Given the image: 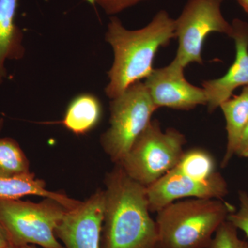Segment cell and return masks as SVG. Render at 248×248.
<instances>
[{
    "label": "cell",
    "instance_id": "24",
    "mask_svg": "<svg viewBox=\"0 0 248 248\" xmlns=\"http://www.w3.org/2000/svg\"><path fill=\"white\" fill-rule=\"evenodd\" d=\"M17 248H42V247H37V246H35V245H24V246H19V247H16Z\"/></svg>",
    "mask_w": 248,
    "mask_h": 248
},
{
    "label": "cell",
    "instance_id": "6",
    "mask_svg": "<svg viewBox=\"0 0 248 248\" xmlns=\"http://www.w3.org/2000/svg\"><path fill=\"white\" fill-rule=\"evenodd\" d=\"M157 109L141 81L111 99L110 127L101 137V144L116 164L146 130Z\"/></svg>",
    "mask_w": 248,
    "mask_h": 248
},
{
    "label": "cell",
    "instance_id": "19",
    "mask_svg": "<svg viewBox=\"0 0 248 248\" xmlns=\"http://www.w3.org/2000/svg\"><path fill=\"white\" fill-rule=\"evenodd\" d=\"M239 208L228 215L227 220L241 231L244 232L248 238V195L241 191L239 195Z\"/></svg>",
    "mask_w": 248,
    "mask_h": 248
},
{
    "label": "cell",
    "instance_id": "8",
    "mask_svg": "<svg viewBox=\"0 0 248 248\" xmlns=\"http://www.w3.org/2000/svg\"><path fill=\"white\" fill-rule=\"evenodd\" d=\"M228 193L226 180L218 172L210 179L199 180L173 169L147 187L151 213H157L166 205L182 199L223 200Z\"/></svg>",
    "mask_w": 248,
    "mask_h": 248
},
{
    "label": "cell",
    "instance_id": "15",
    "mask_svg": "<svg viewBox=\"0 0 248 248\" xmlns=\"http://www.w3.org/2000/svg\"><path fill=\"white\" fill-rule=\"evenodd\" d=\"M102 116L99 99L91 93H82L70 102L62 124L71 133L84 135L97 126Z\"/></svg>",
    "mask_w": 248,
    "mask_h": 248
},
{
    "label": "cell",
    "instance_id": "1",
    "mask_svg": "<svg viewBox=\"0 0 248 248\" xmlns=\"http://www.w3.org/2000/svg\"><path fill=\"white\" fill-rule=\"evenodd\" d=\"M173 38L175 22L165 10L159 11L148 25L138 30H128L120 19L111 17L105 35L114 53L105 89L108 97H118L132 85L146 79L153 71L158 50Z\"/></svg>",
    "mask_w": 248,
    "mask_h": 248
},
{
    "label": "cell",
    "instance_id": "14",
    "mask_svg": "<svg viewBox=\"0 0 248 248\" xmlns=\"http://www.w3.org/2000/svg\"><path fill=\"white\" fill-rule=\"evenodd\" d=\"M29 195L53 199L68 210L74 208L80 203L63 194L47 190L45 182L36 179L33 173L22 177H0V200H19Z\"/></svg>",
    "mask_w": 248,
    "mask_h": 248
},
{
    "label": "cell",
    "instance_id": "13",
    "mask_svg": "<svg viewBox=\"0 0 248 248\" xmlns=\"http://www.w3.org/2000/svg\"><path fill=\"white\" fill-rule=\"evenodd\" d=\"M219 108L226 124V151L222 161V166L225 167L236 155L243 132L248 122V86H244L239 95L230 98Z\"/></svg>",
    "mask_w": 248,
    "mask_h": 248
},
{
    "label": "cell",
    "instance_id": "25",
    "mask_svg": "<svg viewBox=\"0 0 248 248\" xmlns=\"http://www.w3.org/2000/svg\"><path fill=\"white\" fill-rule=\"evenodd\" d=\"M4 120L3 118H0V132L2 130L3 127H4Z\"/></svg>",
    "mask_w": 248,
    "mask_h": 248
},
{
    "label": "cell",
    "instance_id": "4",
    "mask_svg": "<svg viewBox=\"0 0 248 248\" xmlns=\"http://www.w3.org/2000/svg\"><path fill=\"white\" fill-rule=\"evenodd\" d=\"M186 137L177 129L164 131L152 120L119 164L141 185L151 186L175 167L184 153Z\"/></svg>",
    "mask_w": 248,
    "mask_h": 248
},
{
    "label": "cell",
    "instance_id": "10",
    "mask_svg": "<svg viewBox=\"0 0 248 248\" xmlns=\"http://www.w3.org/2000/svg\"><path fill=\"white\" fill-rule=\"evenodd\" d=\"M184 71V68L172 60L168 66L153 69L146 78L145 86L158 108L189 110L197 106L207 105L205 90L188 82Z\"/></svg>",
    "mask_w": 248,
    "mask_h": 248
},
{
    "label": "cell",
    "instance_id": "26",
    "mask_svg": "<svg viewBox=\"0 0 248 248\" xmlns=\"http://www.w3.org/2000/svg\"><path fill=\"white\" fill-rule=\"evenodd\" d=\"M241 156H243V157L248 158V150L247 151L245 152L244 154L241 155Z\"/></svg>",
    "mask_w": 248,
    "mask_h": 248
},
{
    "label": "cell",
    "instance_id": "12",
    "mask_svg": "<svg viewBox=\"0 0 248 248\" xmlns=\"http://www.w3.org/2000/svg\"><path fill=\"white\" fill-rule=\"evenodd\" d=\"M19 0H0V85L7 77L6 62L25 55L24 34L16 24Z\"/></svg>",
    "mask_w": 248,
    "mask_h": 248
},
{
    "label": "cell",
    "instance_id": "21",
    "mask_svg": "<svg viewBox=\"0 0 248 248\" xmlns=\"http://www.w3.org/2000/svg\"><path fill=\"white\" fill-rule=\"evenodd\" d=\"M248 150V122L245 128L244 132H243L242 136H241V140H240L239 147H238L236 155L241 156L245 152Z\"/></svg>",
    "mask_w": 248,
    "mask_h": 248
},
{
    "label": "cell",
    "instance_id": "17",
    "mask_svg": "<svg viewBox=\"0 0 248 248\" xmlns=\"http://www.w3.org/2000/svg\"><path fill=\"white\" fill-rule=\"evenodd\" d=\"M31 173L29 160L17 141L0 138V177H22Z\"/></svg>",
    "mask_w": 248,
    "mask_h": 248
},
{
    "label": "cell",
    "instance_id": "18",
    "mask_svg": "<svg viewBox=\"0 0 248 248\" xmlns=\"http://www.w3.org/2000/svg\"><path fill=\"white\" fill-rule=\"evenodd\" d=\"M209 248H248V244L240 239L237 228L226 220L217 228Z\"/></svg>",
    "mask_w": 248,
    "mask_h": 248
},
{
    "label": "cell",
    "instance_id": "16",
    "mask_svg": "<svg viewBox=\"0 0 248 248\" xmlns=\"http://www.w3.org/2000/svg\"><path fill=\"white\" fill-rule=\"evenodd\" d=\"M174 170L193 179L205 180L217 172L213 155L203 148L184 151Z\"/></svg>",
    "mask_w": 248,
    "mask_h": 248
},
{
    "label": "cell",
    "instance_id": "11",
    "mask_svg": "<svg viewBox=\"0 0 248 248\" xmlns=\"http://www.w3.org/2000/svg\"><path fill=\"white\" fill-rule=\"evenodd\" d=\"M231 38L234 40V61L226 74L217 79L204 81L208 111L213 112L232 96L238 88L248 86V24L240 19L232 22Z\"/></svg>",
    "mask_w": 248,
    "mask_h": 248
},
{
    "label": "cell",
    "instance_id": "3",
    "mask_svg": "<svg viewBox=\"0 0 248 248\" xmlns=\"http://www.w3.org/2000/svg\"><path fill=\"white\" fill-rule=\"evenodd\" d=\"M233 211L217 199L173 202L156 213L157 248H209L217 228Z\"/></svg>",
    "mask_w": 248,
    "mask_h": 248
},
{
    "label": "cell",
    "instance_id": "2",
    "mask_svg": "<svg viewBox=\"0 0 248 248\" xmlns=\"http://www.w3.org/2000/svg\"><path fill=\"white\" fill-rule=\"evenodd\" d=\"M104 197L103 248H157L146 186L116 164L106 178Z\"/></svg>",
    "mask_w": 248,
    "mask_h": 248
},
{
    "label": "cell",
    "instance_id": "27",
    "mask_svg": "<svg viewBox=\"0 0 248 248\" xmlns=\"http://www.w3.org/2000/svg\"><path fill=\"white\" fill-rule=\"evenodd\" d=\"M17 248L16 247V246H13V245H10L9 246H8L7 248Z\"/></svg>",
    "mask_w": 248,
    "mask_h": 248
},
{
    "label": "cell",
    "instance_id": "23",
    "mask_svg": "<svg viewBox=\"0 0 248 248\" xmlns=\"http://www.w3.org/2000/svg\"><path fill=\"white\" fill-rule=\"evenodd\" d=\"M245 12L248 15V0H236Z\"/></svg>",
    "mask_w": 248,
    "mask_h": 248
},
{
    "label": "cell",
    "instance_id": "5",
    "mask_svg": "<svg viewBox=\"0 0 248 248\" xmlns=\"http://www.w3.org/2000/svg\"><path fill=\"white\" fill-rule=\"evenodd\" d=\"M68 209L50 198L38 203L0 200V224L16 247L35 245L46 248H66L57 239L55 230Z\"/></svg>",
    "mask_w": 248,
    "mask_h": 248
},
{
    "label": "cell",
    "instance_id": "20",
    "mask_svg": "<svg viewBox=\"0 0 248 248\" xmlns=\"http://www.w3.org/2000/svg\"><path fill=\"white\" fill-rule=\"evenodd\" d=\"M93 5H98L108 15H115L125 9L147 0H83Z\"/></svg>",
    "mask_w": 248,
    "mask_h": 248
},
{
    "label": "cell",
    "instance_id": "7",
    "mask_svg": "<svg viewBox=\"0 0 248 248\" xmlns=\"http://www.w3.org/2000/svg\"><path fill=\"white\" fill-rule=\"evenodd\" d=\"M226 0H187L175 22L179 46L173 61L185 68L191 63L203 64L202 50L207 37L213 32L231 37L232 27L221 11Z\"/></svg>",
    "mask_w": 248,
    "mask_h": 248
},
{
    "label": "cell",
    "instance_id": "22",
    "mask_svg": "<svg viewBox=\"0 0 248 248\" xmlns=\"http://www.w3.org/2000/svg\"><path fill=\"white\" fill-rule=\"evenodd\" d=\"M11 244L9 236L1 225L0 224V248H6Z\"/></svg>",
    "mask_w": 248,
    "mask_h": 248
},
{
    "label": "cell",
    "instance_id": "9",
    "mask_svg": "<svg viewBox=\"0 0 248 248\" xmlns=\"http://www.w3.org/2000/svg\"><path fill=\"white\" fill-rule=\"evenodd\" d=\"M104 203V190H98L87 200L67 210L55 230L65 248H101Z\"/></svg>",
    "mask_w": 248,
    "mask_h": 248
}]
</instances>
